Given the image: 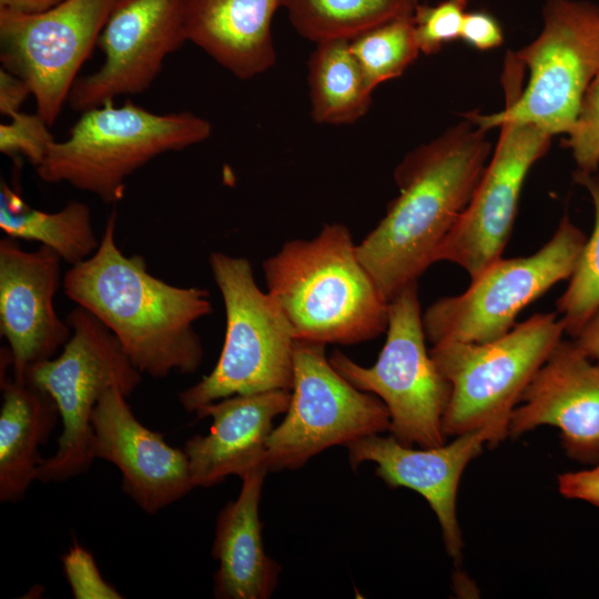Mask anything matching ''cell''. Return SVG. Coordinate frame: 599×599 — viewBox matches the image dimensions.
I'll use <instances>...</instances> for the list:
<instances>
[{"mask_svg": "<svg viewBox=\"0 0 599 599\" xmlns=\"http://www.w3.org/2000/svg\"><path fill=\"white\" fill-rule=\"evenodd\" d=\"M540 426L559 429L571 459L599 463V365L572 341L561 339L536 373L511 414L508 436Z\"/></svg>", "mask_w": 599, "mask_h": 599, "instance_id": "17", "label": "cell"}, {"mask_svg": "<svg viewBox=\"0 0 599 599\" xmlns=\"http://www.w3.org/2000/svg\"><path fill=\"white\" fill-rule=\"evenodd\" d=\"M308 60L312 119L319 124H352L368 111L373 90L349 40L316 43Z\"/></svg>", "mask_w": 599, "mask_h": 599, "instance_id": "24", "label": "cell"}, {"mask_svg": "<svg viewBox=\"0 0 599 599\" xmlns=\"http://www.w3.org/2000/svg\"><path fill=\"white\" fill-rule=\"evenodd\" d=\"M497 144L473 197L439 246L435 263L463 267L470 280L501 257L515 223L524 183L548 152L552 135L515 121L501 122Z\"/></svg>", "mask_w": 599, "mask_h": 599, "instance_id": "13", "label": "cell"}, {"mask_svg": "<svg viewBox=\"0 0 599 599\" xmlns=\"http://www.w3.org/2000/svg\"><path fill=\"white\" fill-rule=\"evenodd\" d=\"M10 351L1 349L0 387V500L14 502L23 498L43 458L45 445L60 414L52 397L29 380L8 376Z\"/></svg>", "mask_w": 599, "mask_h": 599, "instance_id": "22", "label": "cell"}, {"mask_svg": "<svg viewBox=\"0 0 599 599\" xmlns=\"http://www.w3.org/2000/svg\"><path fill=\"white\" fill-rule=\"evenodd\" d=\"M598 72L599 7L588 1L547 0L539 34L506 58L505 108L490 114L466 113L488 131L515 121L552 136L567 134Z\"/></svg>", "mask_w": 599, "mask_h": 599, "instance_id": "4", "label": "cell"}, {"mask_svg": "<svg viewBox=\"0 0 599 599\" xmlns=\"http://www.w3.org/2000/svg\"><path fill=\"white\" fill-rule=\"evenodd\" d=\"M267 470L257 466L242 476L236 500L219 512L212 556L219 562L214 596L219 599H267L280 566L264 550L258 505Z\"/></svg>", "mask_w": 599, "mask_h": 599, "instance_id": "21", "label": "cell"}, {"mask_svg": "<svg viewBox=\"0 0 599 599\" xmlns=\"http://www.w3.org/2000/svg\"><path fill=\"white\" fill-rule=\"evenodd\" d=\"M488 130L467 113L432 141L415 148L394 172L398 195L357 244L359 260L389 302L417 283L457 223L489 161Z\"/></svg>", "mask_w": 599, "mask_h": 599, "instance_id": "1", "label": "cell"}, {"mask_svg": "<svg viewBox=\"0 0 599 599\" xmlns=\"http://www.w3.org/2000/svg\"><path fill=\"white\" fill-rule=\"evenodd\" d=\"M31 94L29 85L18 75L0 68V112L11 116L21 111L27 97Z\"/></svg>", "mask_w": 599, "mask_h": 599, "instance_id": "33", "label": "cell"}, {"mask_svg": "<svg viewBox=\"0 0 599 599\" xmlns=\"http://www.w3.org/2000/svg\"><path fill=\"white\" fill-rule=\"evenodd\" d=\"M65 321L72 334L62 352L27 373V380L52 397L63 426L57 451L38 467L42 483L64 481L89 469L98 402L115 386L129 397L142 379L118 338L93 314L77 305Z\"/></svg>", "mask_w": 599, "mask_h": 599, "instance_id": "8", "label": "cell"}, {"mask_svg": "<svg viewBox=\"0 0 599 599\" xmlns=\"http://www.w3.org/2000/svg\"><path fill=\"white\" fill-rule=\"evenodd\" d=\"M63 570L75 599H119L121 593L101 576L91 552L74 542L62 557Z\"/></svg>", "mask_w": 599, "mask_h": 599, "instance_id": "31", "label": "cell"}, {"mask_svg": "<svg viewBox=\"0 0 599 599\" xmlns=\"http://www.w3.org/2000/svg\"><path fill=\"white\" fill-rule=\"evenodd\" d=\"M467 0H444L437 4H419L412 14L415 40L420 53L439 52L460 37Z\"/></svg>", "mask_w": 599, "mask_h": 599, "instance_id": "28", "label": "cell"}, {"mask_svg": "<svg viewBox=\"0 0 599 599\" xmlns=\"http://www.w3.org/2000/svg\"><path fill=\"white\" fill-rule=\"evenodd\" d=\"M119 387L108 389L92 419L95 458L115 465L123 491L146 514L177 501L194 489L184 449L170 446L162 434L134 416Z\"/></svg>", "mask_w": 599, "mask_h": 599, "instance_id": "16", "label": "cell"}, {"mask_svg": "<svg viewBox=\"0 0 599 599\" xmlns=\"http://www.w3.org/2000/svg\"><path fill=\"white\" fill-rule=\"evenodd\" d=\"M183 7L184 0H114L97 42L104 62L75 80L70 108L82 113L148 90L165 58L187 41Z\"/></svg>", "mask_w": 599, "mask_h": 599, "instance_id": "14", "label": "cell"}, {"mask_svg": "<svg viewBox=\"0 0 599 599\" xmlns=\"http://www.w3.org/2000/svg\"><path fill=\"white\" fill-rule=\"evenodd\" d=\"M281 0H184L187 41L234 77L247 80L276 60L272 21Z\"/></svg>", "mask_w": 599, "mask_h": 599, "instance_id": "20", "label": "cell"}, {"mask_svg": "<svg viewBox=\"0 0 599 599\" xmlns=\"http://www.w3.org/2000/svg\"><path fill=\"white\" fill-rule=\"evenodd\" d=\"M291 402L271 432L262 467L295 470L313 456L389 429L390 415L376 395L344 378L326 357L325 345L296 341Z\"/></svg>", "mask_w": 599, "mask_h": 599, "instance_id": "11", "label": "cell"}, {"mask_svg": "<svg viewBox=\"0 0 599 599\" xmlns=\"http://www.w3.org/2000/svg\"><path fill=\"white\" fill-rule=\"evenodd\" d=\"M417 0H281L294 29L315 43L352 40L413 14Z\"/></svg>", "mask_w": 599, "mask_h": 599, "instance_id": "25", "label": "cell"}, {"mask_svg": "<svg viewBox=\"0 0 599 599\" xmlns=\"http://www.w3.org/2000/svg\"><path fill=\"white\" fill-rule=\"evenodd\" d=\"M210 121L190 111L158 114L126 100L82 112L64 141L35 169L45 183L65 182L106 204L122 200L125 180L160 154L207 140Z\"/></svg>", "mask_w": 599, "mask_h": 599, "instance_id": "5", "label": "cell"}, {"mask_svg": "<svg viewBox=\"0 0 599 599\" xmlns=\"http://www.w3.org/2000/svg\"><path fill=\"white\" fill-rule=\"evenodd\" d=\"M566 214L551 238L528 256L499 257L458 295L435 301L422 314L426 339L486 343L508 333L519 313L555 284L569 280L586 242Z\"/></svg>", "mask_w": 599, "mask_h": 599, "instance_id": "10", "label": "cell"}, {"mask_svg": "<svg viewBox=\"0 0 599 599\" xmlns=\"http://www.w3.org/2000/svg\"><path fill=\"white\" fill-rule=\"evenodd\" d=\"M10 119L0 124V152L11 158L22 155L37 169L55 141L50 125L38 112L19 111Z\"/></svg>", "mask_w": 599, "mask_h": 599, "instance_id": "30", "label": "cell"}, {"mask_svg": "<svg viewBox=\"0 0 599 599\" xmlns=\"http://www.w3.org/2000/svg\"><path fill=\"white\" fill-rule=\"evenodd\" d=\"M459 39L477 50L488 51L502 44L504 32L499 22L490 13L467 11Z\"/></svg>", "mask_w": 599, "mask_h": 599, "instance_id": "32", "label": "cell"}, {"mask_svg": "<svg viewBox=\"0 0 599 599\" xmlns=\"http://www.w3.org/2000/svg\"><path fill=\"white\" fill-rule=\"evenodd\" d=\"M114 0H63L40 13L0 9L1 68L21 78L52 125L98 42Z\"/></svg>", "mask_w": 599, "mask_h": 599, "instance_id": "12", "label": "cell"}, {"mask_svg": "<svg viewBox=\"0 0 599 599\" xmlns=\"http://www.w3.org/2000/svg\"><path fill=\"white\" fill-rule=\"evenodd\" d=\"M209 265L225 309L220 358L177 399L187 412L234 395L291 390L296 338L283 311L263 292L246 257L212 252Z\"/></svg>", "mask_w": 599, "mask_h": 599, "instance_id": "7", "label": "cell"}, {"mask_svg": "<svg viewBox=\"0 0 599 599\" xmlns=\"http://www.w3.org/2000/svg\"><path fill=\"white\" fill-rule=\"evenodd\" d=\"M564 144L570 149L577 171L599 170V72L588 85Z\"/></svg>", "mask_w": 599, "mask_h": 599, "instance_id": "29", "label": "cell"}, {"mask_svg": "<svg viewBox=\"0 0 599 599\" xmlns=\"http://www.w3.org/2000/svg\"><path fill=\"white\" fill-rule=\"evenodd\" d=\"M368 87L400 77L420 53L412 14L396 18L349 40Z\"/></svg>", "mask_w": 599, "mask_h": 599, "instance_id": "27", "label": "cell"}, {"mask_svg": "<svg viewBox=\"0 0 599 599\" xmlns=\"http://www.w3.org/2000/svg\"><path fill=\"white\" fill-rule=\"evenodd\" d=\"M347 226L285 242L262 268L296 341L354 345L386 332L388 301L358 257Z\"/></svg>", "mask_w": 599, "mask_h": 599, "instance_id": "3", "label": "cell"}, {"mask_svg": "<svg viewBox=\"0 0 599 599\" xmlns=\"http://www.w3.org/2000/svg\"><path fill=\"white\" fill-rule=\"evenodd\" d=\"M489 440V434L478 429L458 435L449 444L416 449L392 434H373L346 447L353 469L365 461L375 463L377 476L387 486L415 490L427 500L438 519L447 554L459 562L464 541L456 511L458 486L467 465Z\"/></svg>", "mask_w": 599, "mask_h": 599, "instance_id": "18", "label": "cell"}, {"mask_svg": "<svg viewBox=\"0 0 599 599\" xmlns=\"http://www.w3.org/2000/svg\"><path fill=\"white\" fill-rule=\"evenodd\" d=\"M291 390L275 389L234 395L199 408V418L212 417L210 433L184 445L194 487H211L227 476H244L262 466L273 420L285 414Z\"/></svg>", "mask_w": 599, "mask_h": 599, "instance_id": "19", "label": "cell"}, {"mask_svg": "<svg viewBox=\"0 0 599 599\" xmlns=\"http://www.w3.org/2000/svg\"><path fill=\"white\" fill-rule=\"evenodd\" d=\"M61 261L45 245L26 251L17 238L0 240V332L9 344L17 380H27L28 370L52 358L72 334L54 307L63 282Z\"/></svg>", "mask_w": 599, "mask_h": 599, "instance_id": "15", "label": "cell"}, {"mask_svg": "<svg viewBox=\"0 0 599 599\" xmlns=\"http://www.w3.org/2000/svg\"><path fill=\"white\" fill-rule=\"evenodd\" d=\"M0 229L7 236L52 248L70 265L89 258L100 245L88 204L71 200L57 212H44L28 205L4 181L0 186Z\"/></svg>", "mask_w": 599, "mask_h": 599, "instance_id": "23", "label": "cell"}, {"mask_svg": "<svg viewBox=\"0 0 599 599\" xmlns=\"http://www.w3.org/2000/svg\"><path fill=\"white\" fill-rule=\"evenodd\" d=\"M572 342L583 355L599 365V308L588 318Z\"/></svg>", "mask_w": 599, "mask_h": 599, "instance_id": "34", "label": "cell"}, {"mask_svg": "<svg viewBox=\"0 0 599 599\" xmlns=\"http://www.w3.org/2000/svg\"><path fill=\"white\" fill-rule=\"evenodd\" d=\"M564 333L556 313H538L486 343L433 345L429 354L450 385L443 417L445 436L484 429L489 446L502 441L525 389Z\"/></svg>", "mask_w": 599, "mask_h": 599, "instance_id": "6", "label": "cell"}, {"mask_svg": "<svg viewBox=\"0 0 599 599\" xmlns=\"http://www.w3.org/2000/svg\"><path fill=\"white\" fill-rule=\"evenodd\" d=\"M575 180L588 191L595 210L591 235L586 238L569 284L557 301L565 333L572 338L599 308V170L592 173L576 171Z\"/></svg>", "mask_w": 599, "mask_h": 599, "instance_id": "26", "label": "cell"}, {"mask_svg": "<svg viewBox=\"0 0 599 599\" xmlns=\"http://www.w3.org/2000/svg\"><path fill=\"white\" fill-rule=\"evenodd\" d=\"M115 226L112 212L94 254L64 274V294L111 331L142 375L194 373L204 356L194 324L212 313L210 293L152 275L142 255L118 246Z\"/></svg>", "mask_w": 599, "mask_h": 599, "instance_id": "2", "label": "cell"}, {"mask_svg": "<svg viewBox=\"0 0 599 599\" xmlns=\"http://www.w3.org/2000/svg\"><path fill=\"white\" fill-rule=\"evenodd\" d=\"M63 0H0V9L21 13H40L47 11Z\"/></svg>", "mask_w": 599, "mask_h": 599, "instance_id": "35", "label": "cell"}, {"mask_svg": "<svg viewBox=\"0 0 599 599\" xmlns=\"http://www.w3.org/2000/svg\"><path fill=\"white\" fill-rule=\"evenodd\" d=\"M422 314L413 283L388 302L386 341L373 366H362L337 349L328 359L352 385L384 402L390 415L388 432L398 441L434 447L447 438L443 417L450 385L426 348Z\"/></svg>", "mask_w": 599, "mask_h": 599, "instance_id": "9", "label": "cell"}]
</instances>
